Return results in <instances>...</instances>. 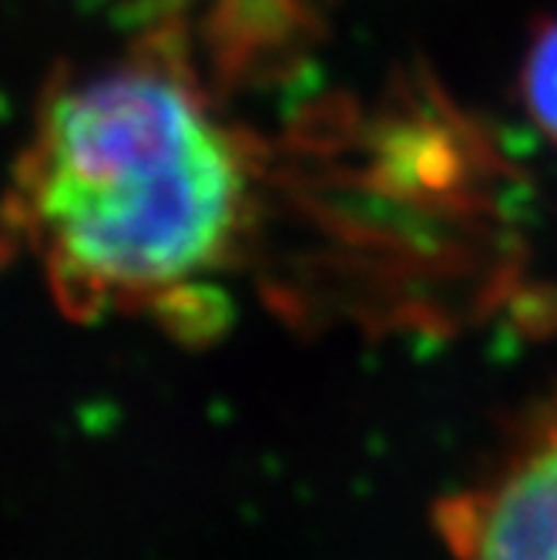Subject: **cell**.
I'll return each mask as SVG.
<instances>
[{"mask_svg": "<svg viewBox=\"0 0 557 560\" xmlns=\"http://www.w3.org/2000/svg\"><path fill=\"white\" fill-rule=\"evenodd\" d=\"M527 101L534 118L557 138V24L541 37L527 65Z\"/></svg>", "mask_w": 557, "mask_h": 560, "instance_id": "obj_3", "label": "cell"}, {"mask_svg": "<svg viewBox=\"0 0 557 560\" xmlns=\"http://www.w3.org/2000/svg\"><path fill=\"white\" fill-rule=\"evenodd\" d=\"M242 188L222 131L155 71L65 91L27 172L55 272L94 299L162 292L212 269L235 235Z\"/></svg>", "mask_w": 557, "mask_h": 560, "instance_id": "obj_1", "label": "cell"}, {"mask_svg": "<svg viewBox=\"0 0 557 560\" xmlns=\"http://www.w3.org/2000/svg\"><path fill=\"white\" fill-rule=\"evenodd\" d=\"M461 560H557V410L461 514Z\"/></svg>", "mask_w": 557, "mask_h": 560, "instance_id": "obj_2", "label": "cell"}]
</instances>
